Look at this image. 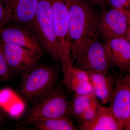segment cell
Returning <instances> with one entry per match:
<instances>
[{"label":"cell","instance_id":"obj_1","mask_svg":"<svg viewBox=\"0 0 130 130\" xmlns=\"http://www.w3.org/2000/svg\"><path fill=\"white\" fill-rule=\"evenodd\" d=\"M69 13L72 53L88 40L97 37L99 14L88 0H64Z\"/></svg>","mask_w":130,"mask_h":130},{"label":"cell","instance_id":"obj_2","mask_svg":"<svg viewBox=\"0 0 130 130\" xmlns=\"http://www.w3.org/2000/svg\"><path fill=\"white\" fill-rule=\"evenodd\" d=\"M31 29L42 49L53 60L61 63L63 66L64 54L56 36L49 0H38Z\"/></svg>","mask_w":130,"mask_h":130},{"label":"cell","instance_id":"obj_3","mask_svg":"<svg viewBox=\"0 0 130 130\" xmlns=\"http://www.w3.org/2000/svg\"><path fill=\"white\" fill-rule=\"evenodd\" d=\"M71 101L59 86L32 102V105L16 128H22L31 121L41 119L55 118L71 115Z\"/></svg>","mask_w":130,"mask_h":130},{"label":"cell","instance_id":"obj_4","mask_svg":"<svg viewBox=\"0 0 130 130\" xmlns=\"http://www.w3.org/2000/svg\"><path fill=\"white\" fill-rule=\"evenodd\" d=\"M59 72L47 64H38L23 74L19 91L28 101L33 102L56 88Z\"/></svg>","mask_w":130,"mask_h":130},{"label":"cell","instance_id":"obj_5","mask_svg":"<svg viewBox=\"0 0 130 130\" xmlns=\"http://www.w3.org/2000/svg\"><path fill=\"white\" fill-rule=\"evenodd\" d=\"M73 63L85 71L108 72L112 66L105 43L91 38L72 53Z\"/></svg>","mask_w":130,"mask_h":130},{"label":"cell","instance_id":"obj_6","mask_svg":"<svg viewBox=\"0 0 130 130\" xmlns=\"http://www.w3.org/2000/svg\"><path fill=\"white\" fill-rule=\"evenodd\" d=\"M0 49L13 74H23L38 65L42 55L15 44L0 41Z\"/></svg>","mask_w":130,"mask_h":130},{"label":"cell","instance_id":"obj_7","mask_svg":"<svg viewBox=\"0 0 130 130\" xmlns=\"http://www.w3.org/2000/svg\"><path fill=\"white\" fill-rule=\"evenodd\" d=\"M130 12L110 8L99 14L97 30L106 41L119 37H125L128 31Z\"/></svg>","mask_w":130,"mask_h":130},{"label":"cell","instance_id":"obj_8","mask_svg":"<svg viewBox=\"0 0 130 130\" xmlns=\"http://www.w3.org/2000/svg\"><path fill=\"white\" fill-rule=\"evenodd\" d=\"M49 1L56 36L64 54V63L62 70L64 72L73 63L69 36V13L64 0Z\"/></svg>","mask_w":130,"mask_h":130},{"label":"cell","instance_id":"obj_9","mask_svg":"<svg viewBox=\"0 0 130 130\" xmlns=\"http://www.w3.org/2000/svg\"><path fill=\"white\" fill-rule=\"evenodd\" d=\"M109 107L124 130H130V91L127 76L117 79Z\"/></svg>","mask_w":130,"mask_h":130},{"label":"cell","instance_id":"obj_10","mask_svg":"<svg viewBox=\"0 0 130 130\" xmlns=\"http://www.w3.org/2000/svg\"><path fill=\"white\" fill-rule=\"evenodd\" d=\"M8 21L31 31V25L37 10L38 0H3Z\"/></svg>","mask_w":130,"mask_h":130},{"label":"cell","instance_id":"obj_11","mask_svg":"<svg viewBox=\"0 0 130 130\" xmlns=\"http://www.w3.org/2000/svg\"><path fill=\"white\" fill-rule=\"evenodd\" d=\"M0 41L18 45L42 54V49L30 30L14 25L0 28Z\"/></svg>","mask_w":130,"mask_h":130},{"label":"cell","instance_id":"obj_12","mask_svg":"<svg viewBox=\"0 0 130 130\" xmlns=\"http://www.w3.org/2000/svg\"><path fill=\"white\" fill-rule=\"evenodd\" d=\"M87 72L93 87L94 95L103 104L109 103L113 95L117 79L108 71Z\"/></svg>","mask_w":130,"mask_h":130},{"label":"cell","instance_id":"obj_13","mask_svg":"<svg viewBox=\"0 0 130 130\" xmlns=\"http://www.w3.org/2000/svg\"><path fill=\"white\" fill-rule=\"evenodd\" d=\"M105 43L113 66L130 73V42L128 39L116 38Z\"/></svg>","mask_w":130,"mask_h":130},{"label":"cell","instance_id":"obj_14","mask_svg":"<svg viewBox=\"0 0 130 130\" xmlns=\"http://www.w3.org/2000/svg\"><path fill=\"white\" fill-rule=\"evenodd\" d=\"M101 106L94 95L74 94L71 101V115L76 119L81 126L93 119Z\"/></svg>","mask_w":130,"mask_h":130},{"label":"cell","instance_id":"obj_15","mask_svg":"<svg viewBox=\"0 0 130 130\" xmlns=\"http://www.w3.org/2000/svg\"><path fill=\"white\" fill-rule=\"evenodd\" d=\"M64 73L63 82L74 94L94 95L93 87L86 71L70 65Z\"/></svg>","mask_w":130,"mask_h":130},{"label":"cell","instance_id":"obj_16","mask_svg":"<svg viewBox=\"0 0 130 130\" xmlns=\"http://www.w3.org/2000/svg\"><path fill=\"white\" fill-rule=\"evenodd\" d=\"M82 130H123V125L109 107L101 106L93 119L79 127Z\"/></svg>","mask_w":130,"mask_h":130},{"label":"cell","instance_id":"obj_17","mask_svg":"<svg viewBox=\"0 0 130 130\" xmlns=\"http://www.w3.org/2000/svg\"><path fill=\"white\" fill-rule=\"evenodd\" d=\"M36 130H78L69 116L55 118L41 119L31 121L26 126Z\"/></svg>","mask_w":130,"mask_h":130},{"label":"cell","instance_id":"obj_18","mask_svg":"<svg viewBox=\"0 0 130 130\" xmlns=\"http://www.w3.org/2000/svg\"><path fill=\"white\" fill-rule=\"evenodd\" d=\"M13 73L5 59L2 51L0 49V81H6L11 78Z\"/></svg>","mask_w":130,"mask_h":130},{"label":"cell","instance_id":"obj_19","mask_svg":"<svg viewBox=\"0 0 130 130\" xmlns=\"http://www.w3.org/2000/svg\"><path fill=\"white\" fill-rule=\"evenodd\" d=\"M110 8L130 12V0H106Z\"/></svg>","mask_w":130,"mask_h":130},{"label":"cell","instance_id":"obj_20","mask_svg":"<svg viewBox=\"0 0 130 130\" xmlns=\"http://www.w3.org/2000/svg\"><path fill=\"white\" fill-rule=\"evenodd\" d=\"M6 9L3 0H0V28L7 23Z\"/></svg>","mask_w":130,"mask_h":130},{"label":"cell","instance_id":"obj_21","mask_svg":"<svg viewBox=\"0 0 130 130\" xmlns=\"http://www.w3.org/2000/svg\"><path fill=\"white\" fill-rule=\"evenodd\" d=\"M92 6H102L106 3V0H88Z\"/></svg>","mask_w":130,"mask_h":130},{"label":"cell","instance_id":"obj_22","mask_svg":"<svg viewBox=\"0 0 130 130\" xmlns=\"http://www.w3.org/2000/svg\"><path fill=\"white\" fill-rule=\"evenodd\" d=\"M5 121V115L3 109L0 106V128H2Z\"/></svg>","mask_w":130,"mask_h":130},{"label":"cell","instance_id":"obj_23","mask_svg":"<svg viewBox=\"0 0 130 130\" xmlns=\"http://www.w3.org/2000/svg\"><path fill=\"white\" fill-rule=\"evenodd\" d=\"M126 38L128 39V41L130 42V18L129 25H128V31H127V35H126Z\"/></svg>","mask_w":130,"mask_h":130},{"label":"cell","instance_id":"obj_24","mask_svg":"<svg viewBox=\"0 0 130 130\" xmlns=\"http://www.w3.org/2000/svg\"><path fill=\"white\" fill-rule=\"evenodd\" d=\"M127 78H128V84H129V88L130 91V75H127Z\"/></svg>","mask_w":130,"mask_h":130}]
</instances>
